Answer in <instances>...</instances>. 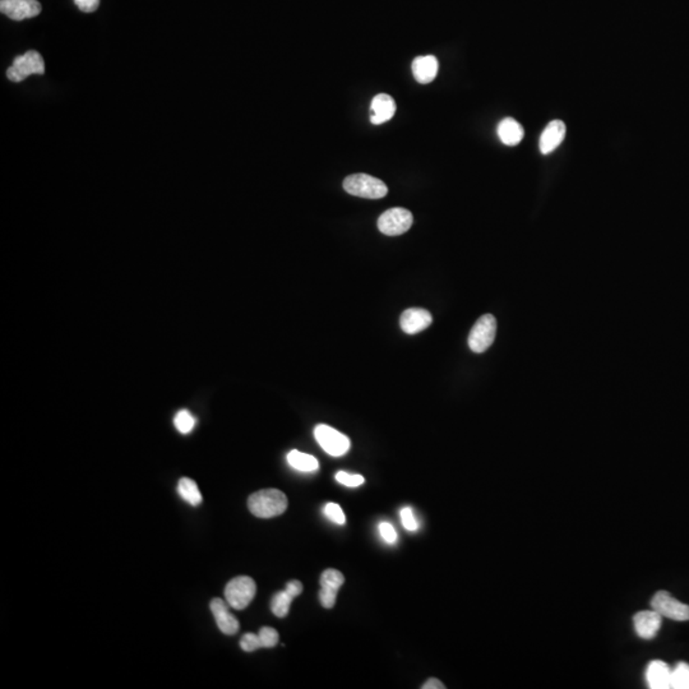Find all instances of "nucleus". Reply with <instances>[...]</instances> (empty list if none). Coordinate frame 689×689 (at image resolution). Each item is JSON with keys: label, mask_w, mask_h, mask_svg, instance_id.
<instances>
[{"label": "nucleus", "mask_w": 689, "mask_h": 689, "mask_svg": "<svg viewBox=\"0 0 689 689\" xmlns=\"http://www.w3.org/2000/svg\"><path fill=\"white\" fill-rule=\"evenodd\" d=\"M248 507L255 517L272 518L286 511L287 498L281 490H258L248 499Z\"/></svg>", "instance_id": "nucleus-1"}, {"label": "nucleus", "mask_w": 689, "mask_h": 689, "mask_svg": "<svg viewBox=\"0 0 689 689\" xmlns=\"http://www.w3.org/2000/svg\"><path fill=\"white\" fill-rule=\"evenodd\" d=\"M344 189L360 198L379 199L387 196L388 188L381 179L367 174H352L344 180Z\"/></svg>", "instance_id": "nucleus-2"}, {"label": "nucleus", "mask_w": 689, "mask_h": 689, "mask_svg": "<svg viewBox=\"0 0 689 689\" xmlns=\"http://www.w3.org/2000/svg\"><path fill=\"white\" fill-rule=\"evenodd\" d=\"M257 586L255 582L248 576H240L226 585L225 597L231 608L243 610L252 603L255 596Z\"/></svg>", "instance_id": "nucleus-3"}, {"label": "nucleus", "mask_w": 689, "mask_h": 689, "mask_svg": "<svg viewBox=\"0 0 689 689\" xmlns=\"http://www.w3.org/2000/svg\"><path fill=\"white\" fill-rule=\"evenodd\" d=\"M497 335V321L491 314H484L468 335V346L476 354L485 352L494 342Z\"/></svg>", "instance_id": "nucleus-4"}, {"label": "nucleus", "mask_w": 689, "mask_h": 689, "mask_svg": "<svg viewBox=\"0 0 689 689\" xmlns=\"http://www.w3.org/2000/svg\"><path fill=\"white\" fill-rule=\"evenodd\" d=\"M413 214L401 207H395L383 212L378 219V229L388 237H397L405 234L413 226Z\"/></svg>", "instance_id": "nucleus-5"}, {"label": "nucleus", "mask_w": 689, "mask_h": 689, "mask_svg": "<svg viewBox=\"0 0 689 689\" xmlns=\"http://www.w3.org/2000/svg\"><path fill=\"white\" fill-rule=\"evenodd\" d=\"M45 63L38 52H27L21 56H17L12 67L7 70V76L12 82H22L31 74H44Z\"/></svg>", "instance_id": "nucleus-6"}, {"label": "nucleus", "mask_w": 689, "mask_h": 689, "mask_svg": "<svg viewBox=\"0 0 689 689\" xmlns=\"http://www.w3.org/2000/svg\"><path fill=\"white\" fill-rule=\"evenodd\" d=\"M314 436L322 448L333 457H341L350 450V439L328 425H317L314 429Z\"/></svg>", "instance_id": "nucleus-7"}, {"label": "nucleus", "mask_w": 689, "mask_h": 689, "mask_svg": "<svg viewBox=\"0 0 689 689\" xmlns=\"http://www.w3.org/2000/svg\"><path fill=\"white\" fill-rule=\"evenodd\" d=\"M651 606L654 610L675 621H687L689 620V605L681 603L672 596L667 591H658L651 600Z\"/></svg>", "instance_id": "nucleus-8"}, {"label": "nucleus", "mask_w": 689, "mask_h": 689, "mask_svg": "<svg viewBox=\"0 0 689 689\" xmlns=\"http://www.w3.org/2000/svg\"><path fill=\"white\" fill-rule=\"evenodd\" d=\"M0 10L10 19L23 21L40 15L41 4L38 0H1Z\"/></svg>", "instance_id": "nucleus-9"}, {"label": "nucleus", "mask_w": 689, "mask_h": 689, "mask_svg": "<svg viewBox=\"0 0 689 689\" xmlns=\"http://www.w3.org/2000/svg\"><path fill=\"white\" fill-rule=\"evenodd\" d=\"M433 318L430 312L421 308H410L401 314L399 318L401 328L407 335H416L421 331L428 328Z\"/></svg>", "instance_id": "nucleus-10"}, {"label": "nucleus", "mask_w": 689, "mask_h": 689, "mask_svg": "<svg viewBox=\"0 0 689 689\" xmlns=\"http://www.w3.org/2000/svg\"><path fill=\"white\" fill-rule=\"evenodd\" d=\"M229 603L222 599H214L211 601V612L214 614V620L219 629L223 635H235L239 631V620L230 612Z\"/></svg>", "instance_id": "nucleus-11"}, {"label": "nucleus", "mask_w": 689, "mask_h": 689, "mask_svg": "<svg viewBox=\"0 0 689 689\" xmlns=\"http://www.w3.org/2000/svg\"><path fill=\"white\" fill-rule=\"evenodd\" d=\"M635 633L643 640H652L658 635V629L661 628L663 615L656 610H643L638 612L633 618Z\"/></svg>", "instance_id": "nucleus-12"}, {"label": "nucleus", "mask_w": 689, "mask_h": 689, "mask_svg": "<svg viewBox=\"0 0 689 689\" xmlns=\"http://www.w3.org/2000/svg\"><path fill=\"white\" fill-rule=\"evenodd\" d=\"M566 137V124L562 120H554L546 125L544 129L540 141H539V148L543 155L555 151L563 139Z\"/></svg>", "instance_id": "nucleus-13"}, {"label": "nucleus", "mask_w": 689, "mask_h": 689, "mask_svg": "<svg viewBox=\"0 0 689 689\" xmlns=\"http://www.w3.org/2000/svg\"><path fill=\"white\" fill-rule=\"evenodd\" d=\"M396 113V102L387 93H379L372 100L370 104V122L381 125L388 122Z\"/></svg>", "instance_id": "nucleus-14"}, {"label": "nucleus", "mask_w": 689, "mask_h": 689, "mask_svg": "<svg viewBox=\"0 0 689 689\" xmlns=\"http://www.w3.org/2000/svg\"><path fill=\"white\" fill-rule=\"evenodd\" d=\"M672 669L661 660L651 661L646 670V681L652 689L672 688Z\"/></svg>", "instance_id": "nucleus-15"}, {"label": "nucleus", "mask_w": 689, "mask_h": 689, "mask_svg": "<svg viewBox=\"0 0 689 689\" xmlns=\"http://www.w3.org/2000/svg\"><path fill=\"white\" fill-rule=\"evenodd\" d=\"M439 69V63L436 56L425 55L418 56L413 61V74L415 79L421 84H428L434 81Z\"/></svg>", "instance_id": "nucleus-16"}, {"label": "nucleus", "mask_w": 689, "mask_h": 689, "mask_svg": "<svg viewBox=\"0 0 689 689\" xmlns=\"http://www.w3.org/2000/svg\"><path fill=\"white\" fill-rule=\"evenodd\" d=\"M498 137L505 145H517L525 136V130L520 122H516L513 118H505L498 124Z\"/></svg>", "instance_id": "nucleus-17"}, {"label": "nucleus", "mask_w": 689, "mask_h": 689, "mask_svg": "<svg viewBox=\"0 0 689 689\" xmlns=\"http://www.w3.org/2000/svg\"><path fill=\"white\" fill-rule=\"evenodd\" d=\"M287 462L292 468L298 470V471H303V473H312V471H317L318 467H319V464L318 461L313 456L310 454H306V453H303V452L296 451V450H292V451L289 452L287 454Z\"/></svg>", "instance_id": "nucleus-18"}, {"label": "nucleus", "mask_w": 689, "mask_h": 689, "mask_svg": "<svg viewBox=\"0 0 689 689\" xmlns=\"http://www.w3.org/2000/svg\"><path fill=\"white\" fill-rule=\"evenodd\" d=\"M177 491L180 494V497L183 498L184 500L191 505L197 507L202 503V494L199 491L198 485L189 477H182L179 480Z\"/></svg>", "instance_id": "nucleus-19"}, {"label": "nucleus", "mask_w": 689, "mask_h": 689, "mask_svg": "<svg viewBox=\"0 0 689 689\" xmlns=\"http://www.w3.org/2000/svg\"><path fill=\"white\" fill-rule=\"evenodd\" d=\"M294 600V597L289 595L286 591H280L277 592L272 601H271V609H272V612L275 614L276 617L278 618H285L287 615V612L290 610V605Z\"/></svg>", "instance_id": "nucleus-20"}, {"label": "nucleus", "mask_w": 689, "mask_h": 689, "mask_svg": "<svg viewBox=\"0 0 689 689\" xmlns=\"http://www.w3.org/2000/svg\"><path fill=\"white\" fill-rule=\"evenodd\" d=\"M672 688L689 689V665L679 663L672 672Z\"/></svg>", "instance_id": "nucleus-21"}, {"label": "nucleus", "mask_w": 689, "mask_h": 689, "mask_svg": "<svg viewBox=\"0 0 689 689\" xmlns=\"http://www.w3.org/2000/svg\"><path fill=\"white\" fill-rule=\"evenodd\" d=\"M344 574L337 569H326L321 576L322 587L340 589V587L344 585Z\"/></svg>", "instance_id": "nucleus-22"}, {"label": "nucleus", "mask_w": 689, "mask_h": 689, "mask_svg": "<svg viewBox=\"0 0 689 689\" xmlns=\"http://www.w3.org/2000/svg\"><path fill=\"white\" fill-rule=\"evenodd\" d=\"M174 425L182 434H188L194 429L196 419L193 418V415L188 410H182V411L176 413Z\"/></svg>", "instance_id": "nucleus-23"}, {"label": "nucleus", "mask_w": 689, "mask_h": 689, "mask_svg": "<svg viewBox=\"0 0 689 689\" xmlns=\"http://www.w3.org/2000/svg\"><path fill=\"white\" fill-rule=\"evenodd\" d=\"M258 635H260L262 647H264V649L275 647L276 644L278 643V633H277V631H276L275 628H260V633H258Z\"/></svg>", "instance_id": "nucleus-24"}, {"label": "nucleus", "mask_w": 689, "mask_h": 689, "mask_svg": "<svg viewBox=\"0 0 689 689\" xmlns=\"http://www.w3.org/2000/svg\"><path fill=\"white\" fill-rule=\"evenodd\" d=\"M323 512H324V514L332 522H335L337 525H344L346 516H344L342 508L337 505V503H327L326 507H324V509H323Z\"/></svg>", "instance_id": "nucleus-25"}, {"label": "nucleus", "mask_w": 689, "mask_h": 689, "mask_svg": "<svg viewBox=\"0 0 689 689\" xmlns=\"http://www.w3.org/2000/svg\"><path fill=\"white\" fill-rule=\"evenodd\" d=\"M336 480L344 486H349V488H356V486H360L361 484L365 482V479L361 475L349 474L344 471L337 473Z\"/></svg>", "instance_id": "nucleus-26"}, {"label": "nucleus", "mask_w": 689, "mask_h": 689, "mask_svg": "<svg viewBox=\"0 0 689 689\" xmlns=\"http://www.w3.org/2000/svg\"><path fill=\"white\" fill-rule=\"evenodd\" d=\"M240 647L245 651V652H253V651L258 650V649H262V642H260V635H255V633H245L240 641Z\"/></svg>", "instance_id": "nucleus-27"}, {"label": "nucleus", "mask_w": 689, "mask_h": 689, "mask_svg": "<svg viewBox=\"0 0 689 689\" xmlns=\"http://www.w3.org/2000/svg\"><path fill=\"white\" fill-rule=\"evenodd\" d=\"M337 594H338V589L322 587L321 591H319V600H321L322 606L326 609L333 608L336 604Z\"/></svg>", "instance_id": "nucleus-28"}, {"label": "nucleus", "mask_w": 689, "mask_h": 689, "mask_svg": "<svg viewBox=\"0 0 689 689\" xmlns=\"http://www.w3.org/2000/svg\"><path fill=\"white\" fill-rule=\"evenodd\" d=\"M401 521H402V525L406 530L409 531H416L419 525H418V521L413 516V509L406 507L402 511H401Z\"/></svg>", "instance_id": "nucleus-29"}, {"label": "nucleus", "mask_w": 689, "mask_h": 689, "mask_svg": "<svg viewBox=\"0 0 689 689\" xmlns=\"http://www.w3.org/2000/svg\"><path fill=\"white\" fill-rule=\"evenodd\" d=\"M379 532L386 543L393 544L397 540V532L390 522H382L379 525Z\"/></svg>", "instance_id": "nucleus-30"}, {"label": "nucleus", "mask_w": 689, "mask_h": 689, "mask_svg": "<svg viewBox=\"0 0 689 689\" xmlns=\"http://www.w3.org/2000/svg\"><path fill=\"white\" fill-rule=\"evenodd\" d=\"M77 7L84 13L95 12L100 6V0H74Z\"/></svg>", "instance_id": "nucleus-31"}, {"label": "nucleus", "mask_w": 689, "mask_h": 689, "mask_svg": "<svg viewBox=\"0 0 689 689\" xmlns=\"http://www.w3.org/2000/svg\"><path fill=\"white\" fill-rule=\"evenodd\" d=\"M285 591L292 597L299 596L303 592V585H301V582L294 580V581H290L286 585Z\"/></svg>", "instance_id": "nucleus-32"}, {"label": "nucleus", "mask_w": 689, "mask_h": 689, "mask_svg": "<svg viewBox=\"0 0 689 689\" xmlns=\"http://www.w3.org/2000/svg\"><path fill=\"white\" fill-rule=\"evenodd\" d=\"M421 688L444 689L445 688V686H444L443 683L439 681V679H436V678H430V679H428V681H425V683L422 684V687H421Z\"/></svg>", "instance_id": "nucleus-33"}]
</instances>
